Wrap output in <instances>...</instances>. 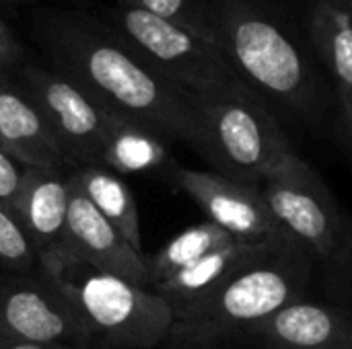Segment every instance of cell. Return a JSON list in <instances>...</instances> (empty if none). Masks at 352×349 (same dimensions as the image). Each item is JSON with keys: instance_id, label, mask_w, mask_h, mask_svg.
Here are the masks:
<instances>
[{"instance_id": "1", "label": "cell", "mask_w": 352, "mask_h": 349, "mask_svg": "<svg viewBox=\"0 0 352 349\" xmlns=\"http://www.w3.org/2000/svg\"><path fill=\"white\" fill-rule=\"evenodd\" d=\"M31 39L47 66L74 80L107 111L157 132L171 144L192 148V95L155 70L95 12L37 8L31 14Z\"/></svg>"}, {"instance_id": "2", "label": "cell", "mask_w": 352, "mask_h": 349, "mask_svg": "<svg viewBox=\"0 0 352 349\" xmlns=\"http://www.w3.org/2000/svg\"><path fill=\"white\" fill-rule=\"evenodd\" d=\"M210 16L214 43L270 109L305 123L326 117L336 93L299 19L276 0H210Z\"/></svg>"}, {"instance_id": "3", "label": "cell", "mask_w": 352, "mask_h": 349, "mask_svg": "<svg viewBox=\"0 0 352 349\" xmlns=\"http://www.w3.org/2000/svg\"><path fill=\"white\" fill-rule=\"evenodd\" d=\"M316 257L283 228L276 245L233 276L198 311L177 319L165 349H227L280 309L305 298Z\"/></svg>"}, {"instance_id": "4", "label": "cell", "mask_w": 352, "mask_h": 349, "mask_svg": "<svg viewBox=\"0 0 352 349\" xmlns=\"http://www.w3.org/2000/svg\"><path fill=\"white\" fill-rule=\"evenodd\" d=\"M72 309L87 349H155L167 339L175 317L163 296L68 255L41 267Z\"/></svg>"}, {"instance_id": "5", "label": "cell", "mask_w": 352, "mask_h": 349, "mask_svg": "<svg viewBox=\"0 0 352 349\" xmlns=\"http://www.w3.org/2000/svg\"><path fill=\"white\" fill-rule=\"evenodd\" d=\"M194 144L210 171L235 181L262 185L270 169L297 150L270 105L252 88L192 95Z\"/></svg>"}, {"instance_id": "6", "label": "cell", "mask_w": 352, "mask_h": 349, "mask_svg": "<svg viewBox=\"0 0 352 349\" xmlns=\"http://www.w3.org/2000/svg\"><path fill=\"white\" fill-rule=\"evenodd\" d=\"M95 14L155 70L190 95L250 86L219 45L184 27L118 2L101 6Z\"/></svg>"}, {"instance_id": "7", "label": "cell", "mask_w": 352, "mask_h": 349, "mask_svg": "<svg viewBox=\"0 0 352 349\" xmlns=\"http://www.w3.org/2000/svg\"><path fill=\"white\" fill-rule=\"evenodd\" d=\"M262 193L278 220L328 269H352V222L322 175L297 152L283 156L262 181Z\"/></svg>"}, {"instance_id": "8", "label": "cell", "mask_w": 352, "mask_h": 349, "mask_svg": "<svg viewBox=\"0 0 352 349\" xmlns=\"http://www.w3.org/2000/svg\"><path fill=\"white\" fill-rule=\"evenodd\" d=\"M14 76L52 125L70 163V171L99 165L105 134L118 115L107 111L74 80L33 58Z\"/></svg>"}, {"instance_id": "9", "label": "cell", "mask_w": 352, "mask_h": 349, "mask_svg": "<svg viewBox=\"0 0 352 349\" xmlns=\"http://www.w3.org/2000/svg\"><path fill=\"white\" fill-rule=\"evenodd\" d=\"M21 344L89 348L72 309L43 274L0 272V349Z\"/></svg>"}, {"instance_id": "10", "label": "cell", "mask_w": 352, "mask_h": 349, "mask_svg": "<svg viewBox=\"0 0 352 349\" xmlns=\"http://www.w3.org/2000/svg\"><path fill=\"white\" fill-rule=\"evenodd\" d=\"M167 173L169 181L200 208L208 222L237 241L260 243L280 228L260 185L179 165Z\"/></svg>"}, {"instance_id": "11", "label": "cell", "mask_w": 352, "mask_h": 349, "mask_svg": "<svg viewBox=\"0 0 352 349\" xmlns=\"http://www.w3.org/2000/svg\"><path fill=\"white\" fill-rule=\"evenodd\" d=\"M64 255L78 259L87 265H93L101 272L120 276L132 284L148 288L146 255L138 253L72 183Z\"/></svg>"}, {"instance_id": "12", "label": "cell", "mask_w": 352, "mask_h": 349, "mask_svg": "<svg viewBox=\"0 0 352 349\" xmlns=\"http://www.w3.org/2000/svg\"><path fill=\"white\" fill-rule=\"evenodd\" d=\"M241 344L256 349H352V313L301 298L254 327Z\"/></svg>"}, {"instance_id": "13", "label": "cell", "mask_w": 352, "mask_h": 349, "mask_svg": "<svg viewBox=\"0 0 352 349\" xmlns=\"http://www.w3.org/2000/svg\"><path fill=\"white\" fill-rule=\"evenodd\" d=\"M280 232H283V226L274 234H270L266 241H260V243L233 241L227 247L210 251L196 263L184 267L182 272L153 286L151 290L167 300V304L173 311L175 321L184 319L192 315L194 311H198L233 276H237L241 269H245L248 265L264 257L276 245Z\"/></svg>"}, {"instance_id": "14", "label": "cell", "mask_w": 352, "mask_h": 349, "mask_svg": "<svg viewBox=\"0 0 352 349\" xmlns=\"http://www.w3.org/2000/svg\"><path fill=\"white\" fill-rule=\"evenodd\" d=\"M0 146L27 167L70 171L45 115L14 74L0 72Z\"/></svg>"}, {"instance_id": "15", "label": "cell", "mask_w": 352, "mask_h": 349, "mask_svg": "<svg viewBox=\"0 0 352 349\" xmlns=\"http://www.w3.org/2000/svg\"><path fill=\"white\" fill-rule=\"evenodd\" d=\"M70 208L68 171L45 167H27L14 214L33 241L41 267L64 255L66 220Z\"/></svg>"}, {"instance_id": "16", "label": "cell", "mask_w": 352, "mask_h": 349, "mask_svg": "<svg viewBox=\"0 0 352 349\" xmlns=\"http://www.w3.org/2000/svg\"><path fill=\"white\" fill-rule=\"evenodd\" d=\"M299 23L334 93L352 88V0H305Z\"/></svg>"}, {"instance_id": "17", "label": "cell", "mask_w": 352, "mask_h": 349, "mask_svg": "<svg viewBox=\"0 0 352 349\" xmlns=\"http://www.w3.org/2000/svg\"><path fill=\"white\" fill-rule=\"evenodd\" d=\"M68 179L138 253H144L138 206L130 185L122 175L101 165H85L68 171Z\"/></svg>"}, {"instance_id": "18", "label": "cell", "mask_w": 352, "mask_h": 349, "mask_svg": "<svg viewBox=\"0 0 352 349\" xmlns=\"http://www.w3.org/2000/svg\"><path fill=\"white\" fill-rule=\"evenodd\" d=\"M169 146L171 142L157 132L136 121L116 117L105 134L99 165L118 175L169 171L173 167Z\"/></svg>"}, {"instance_id": "19", "label": "cell", "mask_w": 352, "mask_h": 349, "mask_svg": "<svg viewBox=\"0 0 352 349\" xmlns=\"http://www.w3.org/2000/svg\"><path fill=\"white\" fill-rule=\"evenodd\" d=\"M233 239L212 222L204 220L200 224H194L190 228H184L179 234H175L171 241H167L155 255L146 257V286L153 288L167 278L175 276L184 267L196 263L204 255H208L214 249L231 245Z\"/></svg>"}, {"instance_id": "20", "label": "cell", "mask_w": 352, "mask_h": 349, "mask_svg": "<svg viewBox=\"0 0 352 349\" xmlns=\"http://www.w3.org/2000/svg\"><path fill=\"white\" fill-rule=\"evenodd\" d=\"M0 267L10 274H41L39 253L14 210L0 202Z\"/></svg>"}, {"instance_id": "21", "label": "cell", "mask_w": 352, "mask_h": 349, "mask_svg": "<svg viewBox=\"0 0 352 349\" xmlns=\"http://www.w3.org/2000/svg\"><path fill=\"white\" fill-rule=\"evenodd\" d=\"M113 2L151 12L163 21L184 27L214 43L210 0H113Z\"/></svg>"}, {"instance_id": "22", "label": "cell", "mask_w": 352, "mask_h": 349, "mask_svg": "<svg viewBox=\"0 0 352 349\" xmlns=\"http://www.w3.org/2000/svg\"><path fill=\"white\" fill-rule=\"evenodd\" d=\"M29 49L19 37L14 27L0 14V72L16 74L25 62H29Z\"/></svg>"}, {"instance_id": "23", "label": "cell", "mask_w": 352, "mask_h": 349, "mask_svg": "<svg viewBox=\"0 0 352 349\" xmlns=\"http://www.w3.org/2000/svg\"><path fill=\"white\" fill-rule=\"evenodd\" d=\"M27 165L16 160L10 152L0 146V202L14 210Z\"/></svg>"}, {"instance_id": "24", "label": "cell", "mask_w": 352, "mask_h": 349, "mask_svg": "<svg viewBox=\"0 0 352 349\" xmlns=\"http://www.w3.org/2000/svg\"><path fill=\"white\" fill-rule=\"evenodd\" d=\"M336 105L340 109V115H342V121L349 130L352 138V88H342V91H336Z\"/></svg>"}, {"instance_id": "25", "label": "cell", "mask_w": 352, "mask_h": 349, "mask_svg": "<svg viewBox=\"0 0 352 349\" xmlns=\"http://www.w3.org/2000/svg\"><path fill=\"white\" fill-rule=\"evenodd\" d=\"M8 349H85L78 346H68V344H21V346H12Z\"/></svg>"}, {"instance_id": "26", "label": "cell", "mask_w": 352, "mask_h": 349, "mask_svg": "<svg viewBox=\"0 0 352 349\" xmlns=\"http://www.w3.org/2000/svg\"><path fill=\"white\" fill-rule=\"evenodd\" d=\"M37 0H0V8L6 10V12H16L19 8L23 6H31L35 4Z\"/></svg>"}]
</instances>
